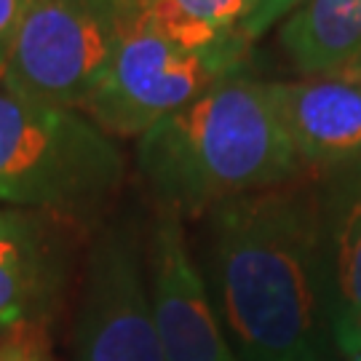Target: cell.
Listing matches in <instances>:
<instances>
[{
    "mask_svg": "<svg viewBox=\"0 0 361 361\" xmlns=\"http://www.w3.org/2000/svg\"><path fill=\"white\" fill-rule=\"evenodd\" d=\"M350 361H361V356H359V359H350Z\"/></svg>",
    "mask_w": 361,
    "mask_h": 361,
    "instance_id": "ac0fdd59",
    "label": "cell"
},
{
    "mask_svg": "<svg viewBox=\"0 0 361 361\" xmlns=\"http://www.w3.org/2000/svg\"><path fill=\"white\" fill-rule=\"evenodd\" d=\"M35 3L38 0H0V73H3L6 59H8V51L16 40L19 27Z\"/></svg>",
    "mask_w": 361,
    "mask_h": 361,
    "instance_id": "5bb4252c",
    "label": "cell"
},
{
    "mask_svg": "<svg viewBox=\"0 0 361 361\" xmlns=\"http://www.w3.org/2000/svg\"><path fill=\"white\" fill-rule=\"evenodd\" d=\"M249 51L244 35L190 49L131 25L80 113L113 140H140L214 83L246 73Z\"/></svg>",
    "mask_w": 361,
    "mask_h": 361,
    "instance_id": "277c9868",
    "label": "cell"
},
{
    "mask_svg": "<svg viewBox=\"0 0 361 361\" xmlns=\"http://www.w3.org/2000/svg\"><path fill=\"white\" fill-rule=\"evenodd\" d=\"M0 361H51L43 332H30L0 343Z\"/></svg>",
    "mask_w": 361,
    "mask_h": 361,
    "instance_id": "9a60e30c",
    "label": "cell"
},
{
    "mask_svg": "<svg viewBox=\"0 0 361 361\" xmlns=\"http://www.w3.org/2000/svg\"><path fill=\"white\" fill-rule=\"evenodd\" d=\"M286 142L305 177L361 158V83L343 75L265 80Z\"/></svg>",
    "mask_w": 361,
    "mask_h": 361,
    "instance_id": "ba28073f",
    "label": "cell"
},
{
    "mask_svg": "<svg viewBox=\"0 0 361 361\" xmlns=\"http://www.w3.org/2000/svg\"><path fill=\"white\" fill-rule=\"evenodd\" d=\"M145 268L164 361H238L190 246L185 219L155 212Z\"/></svg>",
    "mask_w": 361,
    "mask_h": 361,
    "instance_id": "52a82bcc",
    "label": "cell"
},
{
    "mask_svg": "<svg viewBox=\"0 0 361 361\" xmlns=\"http://www.w3.org/2000/svg\"><path fill=\"white\" fill-rule=\"evenodd\" d=\"M332 337H335L337 348L343 350L348 359H359L361 356V313L332 324Z\"/></svg>",
    "mask_w": 361,
    "mask_h": 361,
    "instance_id": "2e32d148",
    "label": "cell"
},
{
    "mask_svg": "<svg viewBox=\"0 0 361 361\" xmlns=\"http://www.w3.org/2000/svg\"><path fill=\"white\" fill-rule=\"evenodd\" d=\"M59 219L0 209V343L43 332L70 273Z\"/></svg>",
    "mask_w": 361,
    "mask_h": 361,
    "instance_id": "9c48e42d",
    "label": "cell"
},
{
    "mask_svg": "<svg viewBox=\"0 0 361 361\" xmlns=\"http://www.w3.org/2000/svg\"><path fill=\"white\" fill-rule=\"evenodd\" d=\"M129 27V0H38L16 32L0 86L30 102L80 110Z\"/></svg>",
    "mask_w": 361,
    "mask_h": 361,
    "instance_id": "5b68a950",
    "label": "cell"
},
{
    "mask_svg": "<svg viewBox=\"0 0 361 361\" xmlns=\"http://www.w3.org/2000/svg\"><path fill=\"white\" fill-rule=\"evenodd\" d=\"M198 268L238 361H326L332 289L313 177L201 217Z\"/></svg>",
    "mask_w": 361,
    "mask_h": 361,
    "instance_id": "6da1fadb",
    "label": "cell"
},
{
    "mask_svg": "<svg viewBox=\"0 0 361 361\" xmlns=\"http://www.w3.org/2000/svg\"><path fill=\"white\" fill-rule=\"evenodd\" d=\"M123 180V150L86 113L30 102L0 86V209L91 219Z\"/></svg>",
    "mask_w": 361,
    "mask_h": 361,
    "instance_id": "3957f363",
    "label": "cell"
},
{
    "mask_svg": "<svg viewBox=\"0 0 361 361\" xmlns=\"http://www.w3.org/2000/svg\"><path fill=\"white\" fill-rule=\"evenodd\" d=\"M332 75H343V78H350V80H359L361 83V51L356 54L343 70H337V73H332Z\"/></svg>",
    "mask_w": 361,
    "mask_h": 361,
    "instance_id": "e0dca14e",
    "label": "cell"
},
{
    "mask_svg": "<svg viewBox=\"0 0 361 361\" xmlns=\"http://www.w3.org/2000/svg\"><path fill=\"white\" fill-rule=\"evenodd\" d=\"M305 0H257L255 11L249 16V22L244 25V38L249 43H255L257 38H262L268 30H273L276 25H281L292 11H297Z\"/></svg>",
    "mask_w": 361,
    "mask_h": 361,
    "instance_id": "4fadbf2b",
    "label": "cell"
},
{
    "mask_svg": "<svg viewBox=\"0 0 361 361\" xmlns=\"http://www.w3.org/2000/svg\"><path fill=\"white\" fill-rule=\"evenodd\" d=\"M73 350L75 361H164L145 235L126 222L107 225L89 246L78 286Z\"/></svg>",
    "mask_w": 361,
    "mask_h": 361,
    "instance_id": "8992f818",
    "label": "cell"
},
{
    "mask_svg": "<svg viewBox=\"0 0 361 361\" xmlns=\"http://www.w3.org/2000/svg\"><path fill=\"white\" fill-rule=\"evenodd\" d=\"M279 46L300 75H332L361 51V0H305L279 25Z\"/></svg>",
    "mask_w": 361,
    "mask_h": 361,
    "instance_id": "8fae6325",
    "label": "cell"
},
{
    "mask_svg": "<svg viewBox=\"0 0 361 361\" xmlns=\"http://www.w3.org/2000/svg\"><path fill=\"white\" fill-rule=\"evenodd\" d=\"M257 0H129L131 25L201 49L244 35Z\"/></svg>",
    "mask_w": 361,
    "mask_h": 361,
    "instance_id": "7c38bea8",
    "label": "cell"
},
{
    "mask_svg": "<svg viewBox=\"0 0 361 361\" xmlns=\"http://www.w3.org/2000/svg\"><path fill=\"white\" fill-rule=\"evenodd\" d=\"M319 195L332 324L361 313V158L313 177Z\"/></svg>",
    "mask_w": 361,
    "mask_h": 361,
    "instance_id": "30bf717a",
    "label": "cell"
},
{
    "mask_svg": "<svg viewBox=\"0 0 361 361\" xmlns=\"http://www.w3.org/2000/svg\"><path fill=\"white\" fill-rule=\"evenodd\" d=\"M137 171L155 212L204 217L219 204L305 177L268 97L235 73L137 140Z\"/></svg>",
    "mask_w": 361,
    "mask_h": 361,
    "instance_id": "7a4b0ae2",
    "label": "cell"
}]
</instances>
